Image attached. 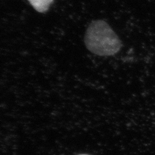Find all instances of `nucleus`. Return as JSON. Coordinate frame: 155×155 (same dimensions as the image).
I'll return each instance as SVG.
<instances>
[{
    "label": "nucleus",
    "instance_id": "nucleus-3",
    "mask_svg": "<svg viewBox=\"0 0 155 155\" xmlns=\"http://www.w3.org/2000/svg\"><path fill=\"white\" fill-rule=\"evenodd\" d=\"M87 155V154H81V155Z\"/></svg>",
    "mask_w": 155,
    "mask_h": 155
},
{
    "label": "nucleus",
    "instance_id": "nucleus-1",
    "mask_svg": "<svg viewBox=\"0 0 155 155\" xmlns=\"http://www.w3.org/2000/svg\"><path fill=\"white\" fill-rule=\"evenodd\" d=\"M84 41L90 52L100 56L114 55L122 47L117 35L109 24L102 20L90 22L84 35Z\"/></svg>",
    "mask_w": 155,
    "mask_h": 155
},
{
    "label": "nucleus",
    "instance_id": "nucleus-2",
    "mask_svg": "<svg viewBox=\"0 0 155 155\" xmlns=\"http://www.w3.org/2000/svg\"><path fill=\"white\" fill-rule=\"evenodd\" d=\"M33 8L40 13L47 11L54 0H28Z\"/></svg>",
    "mask_w": 155,
    "mask_h": 155
}]
</instances>
